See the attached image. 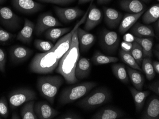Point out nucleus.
Returning <instances> with one entry per match:
<instances>
[{"label":"nucleus","instance_id":"obj_36","mask_svg":"<svg viewBox=\"0 0 159 119\" xmlns=\"http://www.w3.org/2000/svg\"><path fill=\"white\" fill-rule=\"evenodd\" d=\"M34 46L38 50L43 52H46L51 50L54 45L50 41L36 39L34 42Z\"/></svg>","mask_w":159,"mask_h":119},{"label":"nucleus","instance_id":"obj_20","mask_svg":"<svg viewBox=\"0 0 159 119\" xmlns=\"http://www.w3.org/2000/svg\"><path fill=\"white\" fill-rule=\"evenodd\" d=\"M124 114L119 109L114 107H106L96 112L91 117L93 119H120Z\"/></svg>","mask_w":159,"mask_h":119},{"label":"nucleus","instance_id":"obj_50","mask_svg":"<svg viewBox=\"0 0 159 119\" xmlns=\"http://www.w3.org/2000/svg\"><path fill=\"white\" fill-rule=\"evenodd\" d=\"M154 53H155V56H156V57H157V58H159V51H158L157 52V51H156V50H155V51H154Z\"/></svg>","mask_w":159,"mask_h":119},{"label":"nucleus","instance_id":"obj_46","mask_svg":"<svg viewBox=\"0 0 159 119\" xmlns=\"http://www.w3.org/2000/svg\"><path fill=\"white\" fill-rule=\"evenodd\" d=\"M41 2H46V3H51L53 4H56L58 0H38Z\"/></svg>","mask_w":159,"mask_h":119},{"label":"nucleus","instance_id":"obj_10","mask_svg":"<svg viewBox=\"0 0 159 119\" xmlns=\"http://www.w3.org/2000/svg\"><path fill=\"white\" fill-rule=\"evenodd\" d=\"M13 7L21 13L34 14L41 11L43 6L34 0H11Z\"/></svg>","mask_w":159,"mask_h":119},{"label":"nucleus","instance_id":"obj_30","mask_svg":"<svg viewBox=\"0 0 159 119\" xmlns=\"http://www.w3.org/2000/svg\"><path fill=\"white\" fill-rule=\"evenodd\" d=\"M143 16V21L146 24H150L156 22L159 18V5L155 4L145 11Z\"/></svg>","mask_w":159,"mask_h":119},{"label":"nucleus","instance_id":"obj_32","mask_svg":"<svg viewBox=\"0 0 159 119\" xmlns=\"http://www.w3.org/2000/svg\"><path fill=\"white\" fill-rule=\"evenodd\" d=\"M35 102L33 101H29L25 103L22 107L20 111V116L23 119H37V115L34 112Z\"/></svg>","mask_w":159,"mask_h":119},{"label":"nucleus","instance_id":"obj_24","mask_svg":"<svg viewBox=\"0 0 159 119\" xmlns=\"http://www.w3.org/2000/svg\"><path fill=\"white\" fill-rule=\"evenodd\" d=\"M129 90L134 102L136 110L137 112H140L145 104L146 98L150 95V92L149 91L138 90L133 87L129 88Z\"/></svg>","mask_w":159,"mask_h":119},{"label":"nucleus","instance_id":"obj_11","mask_svg":"<svg viewBox=\"0 0 159 119\" xmlns=\"http://www.w3.org/2000/svg\"><path fill=\"white\" fill-rule=\"evenodd\" d=\"M57 15L63 23H71L84 14V11L78 7L61 8L55 7Z\"/></svg>","mask_w":159,"mask_h":119},{"label":"nucleus","instance_id":"obj_1","mask_svg":"<svg viewBox=\"0 0 159 119\" xmlns=\"http://www.w3.org/2000/svg\"><path fill=\"white\" fill-rule=\"evenodd\" d=\"M80 57L76 30L73 35L69 49L60 59L56 69V72L60 74L69 84L76 83L78 81L75 75V70Z\"/></svg>","mask_w":159,"mask_h":119},{"label":"nucleus","instance_id":"obj_53","mask_svg":"<svg viewBox=\"0 0 159 119\" xmlns=\"http://www.w3.org/2000/svg\"><path fill=\"white\" fill-rule=\"evenodd\" d=\"M2 119L1 118V116H0V119Z\"/></svg>","mask_w":159,"mask_h":119},{"label":"nucleus","instance_id":"obj_13","mask_svg":"<svg viewBox=\"0 0 159 119\" xmlns=\"http://www.w3.org/2000/svg\"><path fill=\"white\" fill-rule=\"evenodd\" d=\"M34 112L38 119H51L58 115L60 112L46 102H39L34 104Z\"/></svg>","mask_w":159,"mask_h":119},{"label":"nucleus","instance_id":"obj_3","mask_svg":"<svg viewBox=\"0 0 159 119\" xmlns=\"http://www.w3.org/2000/svg\"><path fill=\"white\" fill-rule=\"evenodd\" d=\"M63 81V77L60 75L42 76L38 79L37 88L42 96L52 104Z\"/></svg>","mask_w":159,"mask_h":119},{"label":"nucleus","instance_id":"obj_23","mask_svg":"<svg viewBox=\"0 0 159 119\" xmlns=\"http://www.w3.org/2000/svg\"><path fill=\"white\" fill-rule=\"evenodd\" d=\"M131 29V33L134 37L138 38L155 37L154 31L150 26L136 23Z\"/></svg>","mask_w":159,"mask_h":119},{"label":"nucleus","instance_id":"obj_9","mask_svg":"<svg viewBox=\"0 0 159 119\" xmlns=\"http://www.w3.org/2000/svg\"><path fill=\"white\" fill-rule=\"evenodd\" d=\"M61 26H62L61 23L51 14L43 13L39 17L35 26V34L37 36H40L43 33L51 28Z\"/></svg>","mask_w":159,"mask_h":119},{"label":"nucleus","instance_id":"obj_35","mask_svg":"<svg viewBox=\"0 0 159 119\" xmlns=\"http://www.w3.org/2000/svg\"><path fill=\"white\" fill-rule=\"evenodd\" d=\"M131 55L134 58L136 62L139 66L142 64L143 57V50L141 45L137 42L134 41L133 43V46L130 51Z\"/></svg>","mask_w":159,"mask_h":119},{"label":"nucleus","instance_id":"obj_26","mask_svg":"<svg viewBox=\"0 0 159 119\" xmlns=\"http://www.w3.org/2000/svg\"><path fill=\"white\" fill-rule=\"evenodd\" d=\"M127 74L135 88L138 90L143 89L144 83V78L141 72L136 69L131 67H127Z\"/></svg>","mask_w":159,"mask_h":119},{"label":"nucleus","instance_id":"obj_19","mask_svg":"<svg viewBox=\"0 0 159 119\" xmlns=\"http://www.w3.org/2000/svg\"><path fill=\"white\" fill-rule=\"evenodd\" d=\"M145 11L138 13H127L121 19L119 27V32L120 34H124L128 32L131 28L137 22L138 19L143 15Z\"/></svg>","mask_w":159,"mask_h":119},{"label":"nucleus","instance_id":"obj_34","mask_svg":"<svg viewBox=\"0 0 159 119\" xmlns=\"http://www.w3.org/2000/svg\"><path fill=\"white\" fill-rule=\"evenodd\" d=\"M120 56L121 60L126 64L128 65L129 67L133 69H136L140 71H143L142 68L136 62L135 60L133 57L130 52L124 51L121 49L120 50Z\"/></svg>","mask_w":159,"mask_h":119},{"label":"nucleus","instance_id":"obj_54","mask_svg":"<svg viewBox=\"0 0 159 119\" xmlns=\"http://www.w3.org/2000/svg\"><path fill=\"white\" fill-rule=\"evenodd\" d=\"M157 1H159V0H157Z\"/></svg>","mask_w":159,"mask_h":119},{"label":"nucleus","instance_id":"obj_37","mask_svg":"<svg viewBox=\"0 0 159 119\" xmlns=\"http://www.w3.org/2000/svg\"><path fill=\"white\" fill-rule=\"evenodd\" d=\"M16 37V35L9 32L0 27V45L9 44Z\"/></svg>","mask_w":159,"mask_h":119},{"label":"nucleus","instance_id":"obj_47","mask_svg":"<svg viewBox=\"0 0 159 119\" xmlns=\"http://www.w3.org/2000/svg\"><path fill=\"white\" fill-rule=\"evenodd\" d=\"M111 0H97V3L99 4H104L109 3Z\"/></svg>","mask_w":159,"mask_h":119},{"label":"nucleus","instance_id":"obj_4","mask_svg":"<svg viewBox=\"0 0 159 119\" xmlns=\"http://www.w3.org/2000/svg\"><path fill=\"white\" fill-rule=\"evenodd\" d=\"M97 85L96 82H86L64 89L60 96L59 103L64 105L73 103L85 96Z\"/></svg>","mask_w":159,"mask_h":119},{"label":"nucleus","instance_id":"obj_52","mask_svg":"<svg viewBox=\"0 0 159 119\" xmlns=\"http://www.w3.org/2000/svg\"><path fill=\"white\" fill-rule=\"evenodd\" d=\"M143 1H147V0H143Z\"/></svg>","mask_w":159,"mask_h":119},{"label":"nucleus","instance_id":"obj_28","mask_svg":"<svg viewBox=\"0 0 159 119\" xmlns=\"http://www.w3.org/2000/svg\"><path fill=\"white\" fill-rule=\"evenodd\" d=\"M71 28H51L45 31L44 36L52 42H55L60 38L70 32Z\"/></svg>","mask_w":159,"mask_h":119},{"label":"nucleus","instance_id":"obj_38","mask_svg":"<svg viewBox=\"0 0 159 119\" xmlns=\"http://www.w3.org/2000/svg\"><path fill=\"white\" fill-rule=\"evenodd\" d=\"M9 115L8 104L4 96L0 98V116L6 119Z\"/></svg>","mask_w":159,"mask_h":119},{"label":"nucleus","instance_id":"obj_27","mask_svg":"<svg viewBox=\"0 0 159 119\" xmlns=\"http://www.w3.org/2000/svg\"><path fill=\"white\" fill-rule=\"evenodd\" d=\"M134 41L138 42L143 49V57H152L153 41L152 37L138 38L134 37Z\"/></svg>","mask_w":159,"mask_h":119},{"label":"nucleus","instance_id":"obj_21","mask_svg":"<svg viewBox=\"0 0 159 119\" xmlns=\"http://www.w3.org/2000/svg\"><path fill=\"white\" fill-rule=\"evenodd\" d=\"M91 71V64L89 59L80 57L76 66L75 75L77 79H83L89 76Z\"/></svg>","mask_w":159,"mask_h":119},{"label":"nucleus","instance_id":"obj_16","mask_svg":"<svg viewBox=\"0 0 159 119\" xmlns=\"http://www.w3.org/2000/svg\"><path fill=\"white\" fill-rule=\"evenodd\" d=\"M32 53L31 49L19 45L13 46L10 50L11 60L14 63L24 62L30 57Z\"/></svg>","mask_w":159,"mask_h":119},{"label":"nucleus","instance_id":"obj_22","mask_svg":"<svg viewBox=\"0 0 159 119\" xmlns=\"http://www.w3.org/2000/svg\"><path fill=\"white\" fill-rule=\"evenodd\" d=\"M120 7L129 13H138L145 11L144 4L139 0H121L120 2Z\"/></svg>","mask_w":159,"mask_h":119},{"label":"nucleus","instance_id":"obj_49","mask_svg":"<svg viewBox=\"0 0 159 119\" xmlns=\"http://www.w3.org/2000/svg\"><path fill=\"white\" fill-rule=\"evenodd\" d=\"M92 0H78V4H82L90 2Z\"/></svg>","mask_w":159,"mask_h":119},{"label":"nucleus","instance_id":"obj_51","mask_svg":"<svg viewBox=\"0 0 159 119\" xmlns=\"http://www.w3.org/2000/svg\"><path fill=\"white\" fill-rule=\"evenodd\" d=\"M6 0H0V4H2V3H4Z\"/></svg>","mask_w":159,"mask_h":119},{"label":"nucleus","instance_id":"obj_8","mask_svg":"<svg viewBox=\"0 0 159 119\" xmlns=\"http://www.w3.org/2000/svg\"><path fill=\"white\" fill-rule=\"evenodd\" d=\"M20 21V18L10 8L0 6V23L6 28L11 31L17 30Z\"/></svg>","mask_w":159,"mask_h":119},{"label":"nucleus","instance_id":"obj_42","mask_svg":"<svg viewBox=\"0 0 159 119\" xmlns=\"http://www.w3.org/2000/svg\"><path fill=\"white\" fill-rule=\"evenodd\" d=\"M59 119H82V117L78 114L74 113H69L63 116L59 117Z\"/></svg>","mask_w":159,"mask_h":119},{"label":"nucleus","instance_id":"obj_44","mask_svg":"<svg viewBox=\"0 0 159 119\" xmlns=\"http://www.w3.org/2000/svg\"><path fill=\"white\" fill-rule=\"evenodd\" d=\"M124 39L125 41L133 42L134 40V36L130 34H127L124 36Z\"/></svg>","mask_w":159,"mask_h":119},{"label":"nucleus","instance_id":"obj_17","mask_svg":"<svg viewBox=\"0 0 159 119\" xmlns=\"http://www.w3.org/2000/svg\"><path fill=\"white\" fill-rule=\"evenodd\" d=\"M35 26L34 24L32 21L28 19H25L24 27L18 33L16 36L17 40L25 44L31 43L33 39Z\"/></svg>","mask_w":159,"mask_h":119},{"label":"nucleus","instance_id":"obj_43","mask_svg":"<svg viewBox=\"0 0 159 119\" xmlns=\"http://www.w3.org/2000/svg\"><path fill=\"white\" fill-rule=\"evenodd\" d=\"M75 0H58L56 4L60 5H66L75 2Z\"/></svg>","mask_w":159,"mask_h":119},{"label":"nucleus","instance_id":"obj_15","mask_svg":"<svg viewBox=\"0 0 159 119\" xmlns=\"http://www.w3.org/2000/svg\"><path fill=\"white\" fill-rule=\"evenodd\" d=\"M79 48L81 52H85L92 47L95 38L93 34L78 27L77 29Z\"/></svg>","mask_w":159,"mask_h":119},{"label":"nucleus","instance_id":"obj_45","mask_svg":"<svg viewBox=\"0 0 159 119\" xmlns=\"http://www.w3.org/2000/svg\"><path fill=\"white\" fill-rule=\"evenodd\" d=\"M152 66L155 73L159 74V63L158 61H152Z\"/></svg>","mask_w":159,"mask_h":119},{"label":"nucleus","instance_id":"obj_33","mask_svg":"<svg viewBox=\"0 0 159 119\" xmlns=\"http://www.w3.org/2000/svg\"><path fill=\"white\" fill-rule=\"evenodd\" d=\"M142 70L145 73L148 80L154 79L156 73L154 71L152 64V60L151 57H144L142 62Z\"/></svg>","mask_w":159,"mask_h":119},{"label":"nucleus","instance_id":"obj_12","mask_svg":"<svg viewBox=\"0 0 159 119\" xmlns=\"http://www.w3.org/2000/svg\"><path fill=\"white\" fill-rule=\"evenodd\" d=\"M119 41L118 35L113 31H104L101 36V45L108 52L116 51L118 47Z\"/></svg>","mask_w":159,"mask_h":119},{"label":"nucleus","instance_id":"obj_7","mask_svg":"<svg viewBox=\"0 0 159 119\" xmlns=\"http://www.w3.org/2000/svg\"><path fill=\"white\" fill-rule=\"evenodd\" d=\"M36 98L37 95L33 90L24 88L18 89L9 95L10 107L11 110H14L23 104Z\"/></svg>","mask_w":159,"mask_h":119},{"label":"nucleus","instance_id":"obj_29","mask_svg":"<svg viewBox=\"0 0 159 119\" xmlns=\"http://www.w3.org/2000/svg\"><path fill=\"white\" fill-rule=\"evenodd\" d=\"M118 61L117 57L106 56L99 51H96L92 57V61L94 64L97 66L116 63Z\"/></svg>","mask_w":159,"mask_h":119},{"label":"nucleus","instance_id":"obj_14","mask_svg":"<svg viewBox=\"0 0 159 119\" xmlns=\"http://www.w3.org/2000/svg\"><path fill=\"white\" fill-rule=\"evenodd\" d=\"M102 19V13L100 10L96 7L95 5L92 4L84 26L85 31L89 32L93 30L101 23Z\"/></svg>","mask_w":159,"mask_h":119},{"label":"nucleus","instance_id":"obj_5","mask_svg":"<svg viewBox=\"0 0 159 119\" xmlns=\"http://www.w3.org/2000/svg\"><path fill=\"white\" fill-rule=\"evenodd\" d=\"M111 94L105 88H98L79 101L78 105L85 110H90L106 104L110 100Z\"/></svg>","mask_w":159,"mask_h":119},{"label":"nucleus","instance_id":"obj_2","mask_svg":"<svg viewBox=\"0 0 159 119\" xmlns=\"http://www.w3.org/2000/svg\"><path fill=\"white\" fill-rule=\"evenodd\" d=\"M59 61L52 49L47 52L36 54L30 63L29 68L34 73H52L57 68Z\"/></svg>","mask_w":159,"mask_h":119},{"label":"nucleus","instance_id":"obj_31","mask_svg":"<svg viewBox=\"0 0 159 119\" xmlns=\"http://www.w3.org/2000/svg\"><path fill=\"white\" fill-rule=\"evenodd\" d=\"M112 72L115 77L124 83L129 82V76L125 66L122 64H114L111 66Z\"/></svg>","mask_w":159,"mask_h":119},{"label":"nucleus","instance_id":"obj_6","mask_svg":"<svg viewBox=\"0 0 159 119\" xmlns=\"http://www.w3.org/2000/svg\"><path fill=\"white\" fill-rule=\"evenodd\" d=\"M93 0H92V2L90 4V6L88 7V9L84 13V16L83 17L81 20H79L76 24L74 27V29L70 31V32L67 33V34L64 35L63 37H61L54 45L53 48H52V50L54 52L55 56L57 59L59 61L60 59L61 58L64 54L68 51L70 47V44H71V40L73 38V35H74L75 32L76 31L78 28L82 24L84 23L85 22L87 16L88 15V12L90 10V7L91 5L93 4Z\"/></svg>","mask_w":159,"mask_h":119},{"label":"nucleus","instance_id":"obj_41","mask_svg":"<svg viewBox=\"0 0 159 119\" xmlns=\"http://www.w3.org/2000/svg\"><path fill=\"white\" fill-rule=\"evenodd\" d=\"M132 46H133V43L132 42H129L124 41L121 43V49L124 50V51H127V52H130Z\"/></svg>","mask_w":159,"mask_h":119},{"label":"nucleus","instance_id":"obj_48","mask_svg":"<svg viewBox=\"0 0 159 119\" xmlns=\"http://www.w3.org/2000/svg\"><path fill=\"white\" fill-rule=\"evenodd\" d=\"M11 119H20V117L18 115L16 112H13L12 114V116L11 117Z\"/></svg>","mask_w":159,"mask_h":119},{"label":"nucleus","instance_id":"obj_39","mask_svg":"<svg viewBox=\"0 0 159 119\" xmlns=\"http://www.w3.org/2000/svg\"><path fill=\"white\" fill-rule=\"evenodd\" d=\"M6 54L3 49L0 48V71L2 73L5 72Z\"/></svg>","mask_w":159,"mask_h":119},{"label":"nucleus","instance_id":"obj_25","mask_svg":"<svg viewBox=\"0 0 159 119\" xmlns=\"http://www.w3.org/2000/svg\"><path fill=\"white\" fill-rule=\"evenodd\" d=\"M141 119H159V100L157 98L152 99L146 110L143 114Z\"/></svg>","mask_w":159,"mask_h":119},{"label":"nucleus","instance_id":"obj_18","mask_svg":"<svg viewBox=\"0 0 159 119\" xmlns=\"http://www.w3.org/2000/svg\"><path fill=\"white\" fill-rule=\"evenodd\" d=\"M104 20L107 25L111 29L118 26L123 16L121 12L112 8H105L104 9Z\"/></svg>","mask_w":159,"mask_h":119},{"label":"nucleus","instance_id":"obj_40","mask_svg":"<svg viewBox=\"0 0 159 119\" xmlns=\"http://www.w3.org/2000/svg\"><path fill=\"white\" fill-rule=\"evenodd\" d=\"M148 88L152 92L159 95V81L157 80L152 83H151L148 87Z\"/></svg>","mask_w":159,"mask_h":119}]
</instances>
